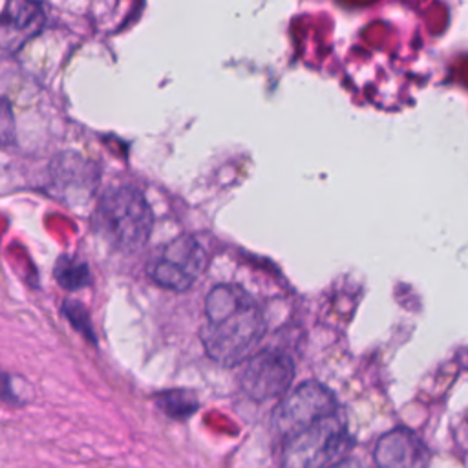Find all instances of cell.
<instances>
[{"mask_svg": "<svg viewBox=\"0 0 468 468\" xmlns=\"http://www.w3.org/2000/svg\"><path fill=\"white\" fill-rule=\"evenodd\" d=\"M265 335V316L258 302L243 287L219 283L205 298L201 344L221 366L247 362Z\"/></svg>", "mask_w": 468, "mask_h": 468, "instance_id": "cell-1", "label": "cell"}, {"mask_svg": "<svg viewBox=\"0 0 468 468\" xmlns=\"http://www.w3.org/2000/svg\"><path fill=\"white\" fill-rule=\"evenodd\" d=\"M95 230L121 252H139L150 239L154 227L152 208L132 185L108 188L93 214Z\"/></svg>", "mask_w": 468, "mask_h": 468, "instance_id": "cell-2", "label": "cell"}, {"mask_svg": "<svg viewBox=\"0 0 468 468\" xmlns=\"http://www.w3.org/2000/svg\"><path fill=\"white\" fill-rule=\"evenodd\" d=\"M353 441L340 413L325 417L283 437L282 468H331L349 452Z\"/></svg>", "mask_w": 468, "mask_h": 468, "instance_id": "cell-3", "label": "cell"}, {"mask_svg": "<svg viewBox=\"0 0 468 468\" xmlns=\"http://www.w3.org/2000/svg\"><path fill=\"white\" fill-rule=\"evenodd\" d=\"M208 265V250L201 239L185 234L163 245L148 261L146 272L163 289H190Z\"/></svg>", "mask_w": 468, "mask_h": 468, "instance_id": "cell-4", "label": "cell"}, {"mask_svg": "<svg viewBox=\"0 0 468 468\" xmlns=\"http://www.w3.org/2000/svg\"><path fill=\"white\" fill-rule=\"evenodd\" d=\"M335 413H338L335 393L322 382L307 380L282 397L274 410L272 424L282 437H287Z\"/></svg>", "mask_w": 468, "mask_h": 468, "instance_id": "cell-5", "label": "cell"}, {"mask_svg": "<svg viewBox=\"0 0 468 468\" xmlns=\"http://www.w3.org/2000/svg\"><path fill=\"white\" fill-rule=\"evenodd\" d=\"M294 378L292 358L278 349L254 353L239 375V386L252 400L265 402L285 397Z\"/></svg>", "mask_w": 468, "mask_h": 468, "instance_id": "cell-6", "label": "cell"}, {"mask_svg": "<svg viewBox=\"0 0 468 468\" xmlns=\"http://www.w3.org/2000/svg\"><path fill=\"white\" fill-rule=\"evenodd\" d=\"M426 446L408 428H395L384 433L373 452L375 468H424Z\"/></svg>", "mask_w": 468, "mask_h": 468, "instance_id": "cell-7", "label": "cell"}, {"mask_svg": "<svg viewBox=\"0 0 468 468\" xmlns=\"http://www.w3.org/2000/svg\"><path fill=\"white\" fill-rule=\"evenodd\" d=\"M44 26V9L37 0H7L2 13V49L15 53Z\"/></svg>", "mask_w": 468, "mask_h": 468, "instance_id": "cell-8", "label": "cell"}, {"mask_svg": "<svg viewBox=\"0 0 468 468\" xmlns=\"http://www.w3.org/2000/svg\"><path fill=\"white\" fill-rule=\"evenodd\" d=\"M55 280L66 291H77L90 283V267L71 256H60L55 263Z\"/></svg>", "mask_w": 468, "mask_h": 468, "instance_id": "cell-9", "label": "cell"}, {"mask_svg": "<svg viewBox=\"0 0 468 468\" xmlns=\"http://www.w3.org/2000/svg\"><path fill=\"white\" fill-rule=\"evenodd\" d=\"M159 406L166 415H170L174 419H185V417H188L190 413L196 411L197 400L192 393L176 389V391L161 393L159 395Z\"/></svg>", "mask_w": 468, "mask_h": 468, "instance_id": "cell-10", "label": "cell"}, {"mask_svg": "<svg viewBox=\"0 0 468 468\" xmlns=\"http://www.w3.org/2000/svg\"><path fill=\"white\" fill-rule=\"evenodd\" d=\"M62 311L66 314V318L69 320V324L79 331L82 333L86 338L90 340H95L93 336V329H91V324H90V316L86 313V309L79 303V302H71V300H66L64 305H62Z\"/></svg>", "mask_w": 468, "mask_h": 468, "instance_id": "cell-11", "label": "cell"}, {"mask_svg": "<svg viewBox=\"0 0 468 468\" xmlns=\"http://www.w3.org/2000/svg\"><path fill=\"white\" fill-rule=\"evenodd\" d=\"M331 468H364V466H362L360 461L351 459V457H346V459H342L340 463H336V464L331 466Z\"/></svg>", "mask_w": 468, "mask_h": 468, "instance_id": "cell-12", "label": "cell"}]
</instances>
